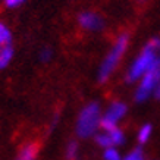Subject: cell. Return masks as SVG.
Returning <instances> with one entry per match:
<instances>
[{
    "label": "cell",
    "mask_w": 160,
    "mask_h": 160,
    "mask_svg": "<svg viewBox=\"0 0 160 160\" xmlns=\"http://www.w3.org/2000/svg\"><path fill=\"white\" fill-rule=\"evenodd\" d=\"M159 46H160V41L157 38H153L147 43V46L142 49L140 56L135 59V62L132 63L129 71H128V81H129V82L142 78V75L148 72L156 63L160 60V59L157 58V54H156Z\"/></svg>",
    "instance_id": "cell-1"
},
{
    "label": "cell",
    "mask_w": 160,
    "mask_h": 160,
    "mask_svg": "<svg viewBox=\"0 0 160 160\" xmlns=\"http://www.w3.org/2000/svg\"><path fill=\"white\" fill-rule=\"evenodd\" d=\"M128 43H129V37H128L126 32H123V34L118 37L116 43L113 44L112 50L107 53V56L104 58V60L102 63V66H100V71H98V81L100 82H106L109 77L113 73V71L116 69L123 53L126 52Z\"/></svg>",
    "instance_id": "cell-2"
},
{
    "label": "cell",
    "mask_w": 160,
    "mask_h": 160,
    "mask_svg": "<svg viewBox=\"0 0 160 160\" xmlns=\"http://www.w3.org/2000/svg\"><path fill=\"white\" fill-rule=\"evenodd\" d=\"M102 121V113L98 103H90L84 107L77 121V134L81 138H88L94 135Z\"/></svg>",
    "instance_id": "cell-3"
},
{
    "label": "cell",
    "mask_w": 160,
    "mask_h": 160,
    "mask_svg": "<svg viewBox=\"0 0 160 160\" xmlns=\"http://www.w3.org/2000/svg\"><path fill=\"white\" fill-rule=\"evenodd\" d=\"M160 81V60L156 63L154 66L148 71L147 73L142 75L140 81V85L135 91V100L137 102H144L151 96V92H154L156 87Z\"/></svg>",
    "instance_id": "cell-4"
},
{
    "label": "cell",
    "mask_w": 160,
    "mask_h": 160,
    "mask_svg": "<svg viewBox=\"0 0 160 160\" xmlns=\"http://www.w3.org/2000/svg\"><path fill=\"white\" fill-rule=\"evenodd\" d=\"M125 113H126V106L122 102L112 103L110 106H109V109L106 110V113L102 116L100 126H102L104 131L115 129V128H118V122L125 116Z\"/></svg>",
    "instance_id": "cell-5"
},
{
    "label": "cell",
    "mask_w": 160,
    "mask_h": 160,
    "mask_svg": "<svg viewBox=\"0 0 160 160\" xmlns=\"http://www.w3.org/2000/svg\"><path fill=\"white\" fill-rule=\"evenodd\" d=\"M78 22L87 31H98L103 28V18L96 12H82L78 16Z\"/></svg>",
    "instance_id": "cell-6"
},
{
    "label": "cell",
    "mask_w": 160,
    "mask_h": 160,
    "mask_svg": "<svg viewBox=\"0 0 160 160\" xmlns=\"http://www.w3.org/2000/svg\"><path fill=\"white\" fill-rule=\"evenodd\" d=\"M38 144L37 142H28L21 148L19 154L16 156L15 160H35L38 154Z\"/></svg>",
    "instance_id": "cell-7"
},
{
    "label": "cell",
    "mask_w": 160,
    "mask_h": 160,
    "mask_svg": "<svg viewBox=\"0 0 160 160\" xmlns=\"http://www.w3.org/2000/svg\"><path fill=\"white\" fill-rule=\"evenodd\" d=\"M12 58H13V49L10 44L0 47V69H5L10 63Z\"/></svg>",
    "instance_id": "cell-8"
},
{
    "label": "cell",
    "mask_w": 160,
    "mask_h": 160,
    "mask_svg": "<svg viewBox=\"0 0 160 160\" xmlns=\"http://www.w3.org/2000/svg\"><path fill=\"white\" fill-rule=\"evenodd\" d=\"M10 40H12V34H10V29L6 27L3 22H0V47L3 46H8L10 44Z\"/></svg>",
    "instance_id": "cell-9"
},
{
    "label": "cell",
    "mask_w": 160,
    "mask_h": 160,
    "mask_svg": "<svg viewBox=\"0 0 160 160\" xmlns=\"http://www.w3.org/2000/svg\"><path fill=\"white\" fill-rule=\"evenodd\" d=\"M106 132L109 134V137H110L112 142H113V147L122 144V142H123V140H125L123 132H122L119 128H115V129H110V131H106Z\"/></svg>",
    "instance_id": "cell-10"
},
{
    "label": "cell",
    "mask_w": 160,
    "mask_h": 160,
    "mask_svg": "<svg viewBox=\"0 0 160 160\" xmlns=\"http://www.w3.org/2000/svg\"><path fill=\"white\" fill-rule=\"evenodd\" d=\"M96 141H97L98 146L103 147V148H109V147H113V142H112L110 137H109V134H107L106 131L103 132V134H98V135L96 137Z\"/></svg>",
    "instance_id": "cell-11"
},
{
    "label": "cell",
    "mask_w": 160,
    "mask_h": 160,
    "mask_svg": "<svg viewBox=\"0 0 160 160\" xmlns=\"http://www.w3.org/2000/svg\"><path fill=\"white\" fill-rule=\"evenodd\" d=\"M150 135H151V125H144L138 132V141L141 144H144V142L148 141Z\"/></svg>",
    "instance_id": "cell-12"
},
{
    "label": "cell",
    "mask_w": 160,
    "mask_h": 160,
    "mask_svg": "<svg viewBox=\"0 0 160 160\" xmlns=\"http://www.w3.org/2000/svg\"><path fill=\"white\" fill-rule=\"evenodd\" d=\"M78 156V144L75 141H71L66 147V159L68 160H75Z\"/></svg>",
    "instance_id": "cell-13"
},
{
    "label": "cell",
    "mask_w": 160,
    "mask_h": 160,
    "mask_svg": "<svg viewBox=\"0 0 160 160\" xmlns=\"http://www.w3.org/2000/svg\"><path fill=\"white\" fill-rule=\"evenodd\" d=\"M104 160H121L116 148H113V147L106 148V151H104Z\"/></svg>",
    "instance_id": "cell-14"
},
{
    "label": "cell",
    "mask_w": 160,
    "mask_h": 160,
    "mask_svg": "<svg viewBox=\"0 0 160 160\" xmlns=\"http://www.w3.org/2000/svg\"><path fill=\"white\" fill-rule=\"evenodd\" d=\"M125 160H144V157H142V151H141L140 148H137V150L131 151L129 154L126 156Z\"/></svg>",
    "instance_id": "cell-15"
},
{
    "label": "cell",
    "mask_w": 160,
    "mask_h": 160,
    "mask_svg": "<svg viewBox=\"0 0 160 160\" xmlns=\"http://www.w3.org/2000/svg\"><path fill=\"white\" fill-rule=\"evenodd\" d=\"M40 59H41V62H49L50 59H52V50L50 49H43L40 52Z\"/></svg>",
    "instance_id": "cell-16"
},
{
    "label": "cell",
    "mask_w": 160,
    "mask_h": 160,
    "mask_svg": "<svg viewBox=\"0 0 160 160\" xmlns=\"http://www.w3.org/2000/svg\"><path fill=\"white\" fill-rule=\"evenodd\" d=\"M5 3L8 8H16V6H19L21 3H24V0H5Z\"/></svg>",
    "instance_id": "cell-17"
},
{
    "label": "cell",
    "mask_w": 160,
    "mask_h": 160,
    "mask_svg": "<svg viewBox=\"0 0 160 160\" xmlns=\"http://www.w3.org/2000/svg\"><path fill=\"white\" fill-rule=\"evenodd\" d=\"M154 96H156V98H159L160 100V81H159V84H157V87H156V90H154Z\"/></svg>",
    "instance_id": "cell-18"
},
{
    "label": "cell",
    "mask_w": 160,
    "mask_h": 160,
    "mask_svg": "<svg viewBox=\"0 0 160 160\" xmlns=\"http://www.w3.org/2000/svg\"><path fill=\"white\" fill-rule=\"evenodd\" d=\"M138 2H146V0H138Z\"/></svg>",
    "instance_id": "cell-19"
}]
</instances>
